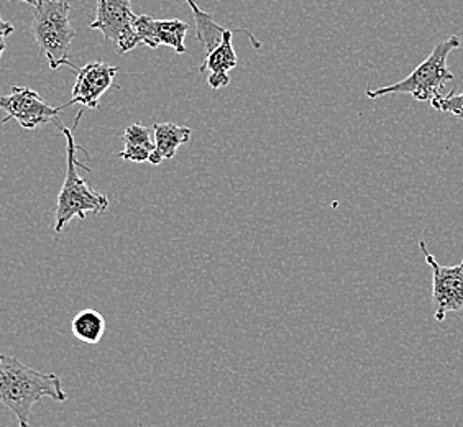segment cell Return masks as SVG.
Here are the masks:
<instances>
[{
	"label": "cell",
	"mask_w": 463,
	"mask_h": 427,
	"mask_svg": "<svg viewBox=\"0 0 463 427\" xmlns=\"http://www.w3.org/2000/svg\"><path fill=\"white\" fill-rule=\"evenodd\" d=\"M46 396L58 403L68 400L58 375L38 372L15 356L0 354V403L14 413L18 426L30 427L33 406Z\"/></svg>",
	"instance_id": "6da1fadb"
},
{
	"label": "cell",
	"mask_w": 463,
	"mask_h": 427,
	"mask_svg": "<svg viewBox=\"0 0 463 427\" xmlns=\"http://www.w3.org/2000/svg\"><path fill=\"white\" fill-rule=\"evenodd\" d=\"M84 116V110H80L72 128H68L60 122V119L54 120V124L60 127L61 134L66 138V176L62 183L61 191L56 201V213H54V232L60 233L64 227L71 223L74 217L84 221L88 214L106 213L109 209V197L99 193L80 178L78 168L90 171V166L80 163L76 157L78 152H86L80 145L74 142V132L80 125V120Z\"/></svg>",
	"instance_id": "7a4b0ae2"
},
{
	"label": "cell",
	"mask_w": 463,
	"mask_h": 427,
	"mask_svg": "<svg viewBox=\"0 0 463 427\" xmlns=\"http://www.w3.org/2000/svg\"><path fill=\"white\" fill-rule=\"evenodd\" d=\"M460 36H449L447 40L439 42L432 53L411 72L406 80L394 82L392 86H384L380 90H366V98L378 99L390 94H411L420 102H432L434 99L444 96V86L449 81L455 80L454 74L449 71L447 60L449 54L460 48Z\"/></svg>",
	"instance_id": "3957f363"
},
{
	"label": "cell",
	"mask_w": 463,
	"mask_h": 427,
	"mask_svg": "<svg viewBox=\"0 0 463 427\" xmlns=\"http://www.w3.org/2000/svg\"><path fill=\"white\" fill-rule=\"evenodd\" d=\"M70 0H36L30 30L52 70L70 66L78 71L74 62L70 60L72 40L76 36L70 20Z\"/></svg>",
	"instance_id": "277c9868"
},
{
	"label": "cell",
	"mask_w": 463,
	"mask_h": 427,
	"mask_svg": "<svg viewBox=\"0 0 463 427\" xmlns=\"http://www.w3.org/2000/svg\"><path fill=\"white\" fill-rule=\"evenodd\" d=\"M135 17L130 0H98L96 20L90 28L100 32L106 42L116 43L117 53H128L140 45L134 30Z\"/></svg>",
	"instance_id": "5b68a950"
},
{
	"label": "cell",
	"mask_w": 463,
	"mask_h": 427,
	"mask_svg": "<svg viewBox=\"0 0 463 427\" xmlns=\"http://www.w3.org/2000/svg\"><path fill=\"white\" fill-rule=\"evenodd\" d=\"M66 107V104L50 106L36 90L22 86H14L10 94L0 96V110L5 112L2 122L7 124L9 120H15L25 130H35L40 125L54 122Z\"/></svg>",
	"instance_id": "8992f818"
},
{
	"label": "cell",
	"mask_w": 463,
	"mask_h": 427,
	"mask_svg": "<svg viewBox=\"0 0 463 427\" xmlns=\"http://www.w3.org/2000/svg\"><path fill=\"white\" fill-rule=\"evenodd\" d=\"M419 249L432 270V301L436 304L437 322L446 319L449 312L463 311V260L454 267H444L429 251L426 241H419Z\"/></svg>",
	"instance_id": "52a82bcc"
},
{
	"label": "cell",
	"mask_w": 463,
	"mask_h": 427,
	"mask_svg": "<svg viewBox=\"0 0 463 427\" xmlns=\"http://www.w3.org/2000/svg\"><path fill=\"white\" fill-rule=\"evenodd\" d=\"M118 68L109 62H92L86 66L78 68L76 71V82L72 86V98L66 106L88 107V109H98L99 100L114 86Z\"/></svg>",
	"instance_id": "ba28073f"
},
{
	"label": "cell",
	"mask_w": 463,
	"mask_h": 427,
	"mask_svg": "<svg viewBox=\"0 0 463 427\" xmlns=\"http://www.w3.org/2000/svg\"><path fill=\"white\" fill-rule=\"evenodd\" d=\"M134 30L138 36V42L152 50L166 45L173 48L178 54L186 53L184 40H186L189 24L179 18L156 20L152 15L142 14L135 17Z\"/></svg>",
	"instance_id": "9c48e42d"
},
{
	"label": "cell",
	"mask_w": 463,
	"mask_h": 427,
	"mask_svg": "<svg viewBox=\"0 0 463 427\" xmlns=\"http://www.w3.org/2000/svg\"><path fill=\"white\" fill-rule=\"evenodd\" d=\"M233 33H245V35L249 36L251 45L255 46V48H261V43L253 36V33H250L247 28H233V30L225 28L221 43L215 46L213 52L207 53L205 62L199 68L201 72L209 71L207 84L213 90H219L227 88L231 84L229 71L233 70V68H237V53L233 50V43H232Z\"/></svg>",
	"instance_id": "30bf717a"
},
{
	"label": "cell",
	"mask_w": 463,
	"mask_h": 427,
	"mask_svg": "<svg viewBox=\"0 0 463 427\" xmlns=\"http://www.w3.org/2000/svg\"><path fill=\"white\" fill-rule=\"evenodd\" d=\"M152 130L155 135V150L148 160L152 165H160L161 161L175 158L179 147L189 142L193 135V130L189 127L173 124V122L155 124Z\"/></svg>",
	"instance_id": "8fae6325"
},
{
	"label": "cell",
	"mask_w": 463,
	"mask_h": 427,
	"mask_svg": "<svg viewBox=\"0 0 463 427\" xmlns=\"http://www.w3.org/2000/svg\"><path fill=\"white\" fill-rule=\"evenodd\" d=\"M124 152L117 153L118 158L134 163H145L150 160L155 143L152 140V128L145 125L132 124L125 128Z\"/></svg>",
	"instance_id": "7c38bea8"
},
{
	"label": "cell",
	"mask_w": 463,
	"mask_h": 427,
	"mask_svg": "<svg viewBox=\"0 0 463 427\" xmlns=\"http://www.w3.org/2000/svg\"><path fill=\"white\" fill-rule=\"evenodd\" d=\"M72 336L84 344H99L106 332V319L94 309L80 311L71 322Z\"/></svg>",
	"instance_id": "4fadbf2b"
},
{
	"label": "cell",
	"mask_w": 463,
	"mask_h": 427,
	"mask_svg": "<svg viewBox=\"0 0 463 427\" xmlns=\"http://www.w3.org/2000/svg\"><path fill=\"white\" fill-rule=\"evenodd\" d=\"M430 106L434 107L436 110L452 114V116L457 117V119H462L463 120V90H460V92L452 90V92L447 94V96H440V98L434 99V100L430 102Z\"/></svg>",
	"instance_id": "5bb4252c"
},
{
	"label": "cell",
	"mask_w": 463,
	"mask_h": 427,
	"mask_svg": "<svg viewBox=\"0 0 463 427\" xmlns=\"http://www.w3.org/2000/svg\"><path fill=\"white\" fill-rule=\"evenodd\" d=\"M14 30H15V27L10 22L0 17V58L7 48V38L14 33Z\"/></svg>",
	"instance_id": "9a60e30c"
},
{
	"label": "cell",
	"mask_w": 463,
	"mask_h": 427,
	"mask_svg": "<svg viewBox=\"0 0 463 427\" xmlns=\"http://www.w3.org/2000/svg\"><path fill=\"white\" fill-rule=\"evenodd\" d=\"M15 2H25V4H30V5H33L35 7L36 0H15Z\"/></svg>",
	"instance_id": "2e32d148"
},
{
	"label": "cell",
	"mask_w": 463,
	"mask_h": 427,
	"mask_svg": "<svg viewBox=\"0 0 463 427\" xmlns=\"http://www.w3.org/2000/svg\"><path fill=\"white\" fill-rule=\"evenodd\" d=\"M138 427H145V426H143V424H138Z\"/></svg>",
	"instance_id": "e0dca14e"
}]
</instances>
